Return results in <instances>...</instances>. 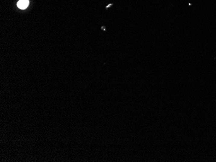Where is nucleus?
<instances>
[{
	"label": "nucleus",
	"mask_w": 216,
	"mask_h": 162,
	"mask_svg": "<svg viewBox=\"0 0 216 162\" xmlns=\"http://www.w3.org/2000/svg\"><path fill=\"white\" fill-rule=\"evenodd\" d=\"M29 4V0H19L17 3V6L20 9H25Z\"/></svg>",
	"instance_id": "f257e3e1"
}]
</instances>
